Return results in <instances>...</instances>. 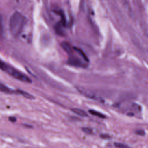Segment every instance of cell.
I'll return each mask as SVG.
<instances>
[{"label": "cell", "mask_w": 148, "mask_h": 148, "mask_svg": "<svg viewBox=\"0 0 148 148\" xmlns=\"http://www.w3.org/2000/svg\"><path fill=\"white\" fill-rule=\"evenodd\" d=\"M26 21V18L23 14L18 12L13 13L10 18L9 23L11 34L14 37L18 36L22 32Z\"/></svg>", "instance_id": "obj_1"}, {"label": "cell", "mask_w": 148, "mask_h": 148, "mask_svg": "<svg viewBox=\"0 0 148 148\" xmlns=\"http://www.w3.org/2000/svg\"><path fill=\"white\" fill-rule=\"evenodd\" d=\"M74 50L79 54V56H76L72 54H69V57L68 59V64L70 65L80 67V68H86L88 66L87 63L89 60L84 53L79 48L73 47Z\"/></svg>", "instance_id": "obj_2"}, {"label": "cell", "mask_w": 148, "mask_h": 148, "mask_svg": "<svg viewBox=\"0 0 148 148\" xmlns=\"http://www.w3.org/2000/svg\"><path fill=\"white\" fill-rule=\"evenodd\" d=\"M9 75L12 76L13 77L15 78L17 80H18L21 82L25 83H31V80L27 75L21 73V72L17 71V69L9 66L8 65L5 71Z\"/></svg>", "instance_id": "obj_3"}, {"label": "cell", "mask_w": 148, "mask_h": 148, "mask_svg": "<svg viewBox=\"0 0 148 148\" xmlns=\"http://www.w3.org/2000/svg\"><path fill=\"white\" fill-rule=\"evenodd\" d=\"M77 90L82 94H83V95H84L88 98H91V99H98V97H97L95 94L93 92L91 91L90 90H88L87 89H86L85 88L81 87H77Z\"/></svg>", "instance_id": "obj_4"}, {"label": "cell", "mask_w": 148, "mask_h": 148, "mask_svg": "<svg viewBox=\"0 0 148 148\" xmlns=\"http://www.w3.org/2000/svg\"><path fill=\"white\" fill-rule=\"evenodd\" d=\"M0 91L6 94H12L16 92L10 88L9 87L6 86L5 84H2V83H0Z\"/></svg>", "instance_id": "obj_5"}, {"label": "cell", "mask_w": 148, "mask_h": 148, "mask_svg": "<svg viewBox=\"0 0 148 148\" xmlns=\"http://www.w3.org/2000/svg\"><path fill=\"white\" fill-rule=\"evenodd\" d=\"M71 110L75 114H76L77 115H79L80 116L82 117H87L88 116V114L87 113L84 111L83 109H79V108H74L71 109Z\"/></svg>", "instance_id": "obj_6"}, {"label": "cell", "mask_w": 148, "mask_h": 148, "mask_svg": "<svg viewBox=\"0 0 148 148\" xmlns=\"http://www.w3.org/2000/svg\"><path fill=\"white\" fill-rule=\"evenodd\" d=\"M61 47L63 48V49L69 54H71L73 51V47H72L71 45L66 43V42H63L61 43Z\"/></svg>", "instance_id": "obj_7"}, {"label": "cell", "mask_w": 148, "mask_h": 148, "mask_svg": "<svg viewBox=\"0 0 148 148\" xmlns=\"http://www.w3.org/2000/svg\"><path fill=\"white\" fill-rule=\"evenodd\" d=\"M16 92L17 93L20 94L21 95H23V97H24L25 98L29 99H34L35 98V97L31 94L28 93V92H26L24 90H17L16 91Z\"/></svg>", "instance_id": "obj_8"}, {"label": "cell", "mask_w": 148, "mask_h": 148, "mask_svg": "<svg viewBox=\"0 0 148 148\" xmlns=\"http://www.w3.org/2000/svg\"><path fill=\"white\" fill-rule=\"evenodd\" d=\"M88 112L89 113H90L92 115H94V116H97L99 118H102V119H105L106 117V116L105 114H103V113H100L99 112H97L95 110H92V109H90L88 110Z\"/></svg>", "instance_id": "obj_9"}, {"label": "cell", "mask_w": 148, "mask_h": 148, "mask_svg": "<svg viewBox=\"0 0 148 148\" xmlns=\"http://www.w3.org/2000/svg\"><path fill=\"white\" fill-rule=\"evenodd\" d=\"M114 145L116 148H131L127 145L120 142H115L114 143Z\"/></svg>", "instance_id": "obj_10"}, {"label": "cell", "mask_w": 148, "mask_h": 148, "mask_svg": "<svg viewBox=\"0 0 148 148\" xmlns=\"http://www.w3.org/2000/svg\"><path fill=\"white\" fill-rule=\"evenodd\" d=\"M82 130L83 132L87 134H92L93 132L92 130L90 128H87V127H83L82 128Z\"/></svg>", "instance_id": "obj_11"}, {"label": "cell", "mask_w": 148, "mask_h": 148, "mask_svg": "<svg viewBox=\"0 0 148 148\" xmlns=\"http://www.w3.org/2000/svg\"><path fill=\"white\" fill-rule=\"evenodd\" d=\"M7 66H8V65H6L4 62H3L0 60V69L3 71H5Z\"/></svg>", "instance_id": "obj_12"}, {"label": "cell", "mask_w": 148, "mask_h": 148, "mask_svg": "<svg viewBox=\"0 0 148 148\" xmlns=\"http://www.w3.org/2000/svg\"><path fill=\"white\" fill-rule=\"evenodd\" d=\"M135 133L137 134V135H140V136H144L145 135V132L144 130H137L135 131Z\"/></svg>", "instance_id": "obj_13"}, {"label": "cell", "mask_w": 148, "mask_h": 148, "mask_svg": "<svg viewBox=\"0 0 148 148\" xmlns=\"http://www.w3.org/2000/svg\"><path fill=\"white\" fill-rule=\"evenodd\" d=\"M100 136H101V138H102L103 139H109L110 138V136L108 134H101L100 135Z\"/></svg>", "instance_id": "obj_14"}, {"label": "cell", "mask_w": 148, "mask_h": 148, "mask_svg": "<svg viewBox=\"0 0 148 148\" xmlns=\"http://www.w3.org/2000/svg\"><path fill=\"white\" fill-rule=\"evenodd\" d=\"M9 119L12 122H15L16 121V118L14 117H10Z\"/></svg>", "instance_id": "obj_15"}]
</instances>
